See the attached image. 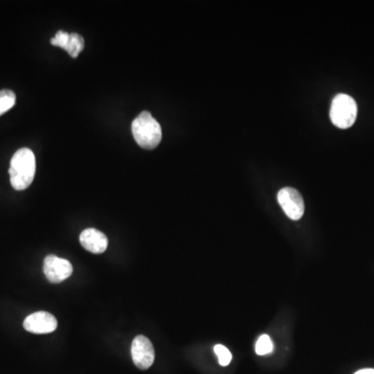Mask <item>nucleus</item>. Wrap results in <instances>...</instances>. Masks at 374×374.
<instances>
[{"instance_id":"obj_1","label":"nucleus","mask_w":374,"mask_h":374,"mask_svg":"<svg viewBox=\"0 0 374 374\" xmlns=\"http://www.w3.org/2000/svg\"><path fill=\"white\" fill-rule=\"evenodd\" d=\"M11 184L16 191H25L31 186L36 175V157L29 148L18 150L11 160Z\"/></svg>"},{"instance_id":"obj_2","label":"nucleus","mask_w":374,"mask_h":374,"mask_svg":"<svg viewBox=\"0 0 374 374\" xmlns=\"http://www.w3.org/2000/svg\"><path fill=\"white\" fill-rule=\"evenodd\" d=\"M131 129L137 145L144 149H155L162 139L160 124L152 117L149 111L139 113L132 122Z\"/></svg>"},{"instance_id":"obj_3","label":"nucleus","mask_w":374,"mask_h":374,"mask_svg":"<svg viewBox=\"0 0 374 374\" xmlns=\"http://www.w3.org/2000/svg\"><path fill=\"white\" fill-rule=\"evenodd\" d=\"M358 105L352 97L339 94L333 99L331 105V121L340 129H347L356 122Z\"/></svg>"},{"instance_id":"obj_4","label":"nucleus","mask_w":374,"mask_h":374,"mask_svg":"<svg viewBox=\"0 0 374 374\" xmlns=\"http://www.w3.org/2000/svg\"><path fill=\"white\" fill-rule=\"evenodd\" d=\"M278 202L286 216L292 221H298L304 216V200L296 189L292 187L282 188L278 193Z\"/></svg>"},{"instance_id":"obj_5","label":"nucleus","mask_w":374,"mask_h":374,"mask_svg":"<svg viewBox=\"0 0 374 374\" xmlns=\"http://www.w3.org/2000/svg\"><path fill=\"white\" fill-rule=\"evenodd\" d=\"M131 356L135 366L141 370L149 369L155 360V350L149 338L137 336L131 344Z\"/></svg>"},{"instance_id":"obj_6","label":"nucleus","mask_w":374,"mask_h":374,"mask_svg":"<svg viewBox=\"0 0 374 374\" xmlns=\"http://www.w3.org/2000/svg\"><path fill=\"white\" fill-rule=\"evenodd\" d=\"M73 266L68 260L48 255L44 260V274L51 283H61L72 275Z\"/></svg>"},{"instance_id":"obj_7","label":"nucleus","mask_w":374,"mask_h":374,"mask_svg":"<svg viewBox=\"0 0 374 374\" xmlns=\"http://www.w3.org/2000/svg\"><path fill=\"white\" fill-rule=\"evenodd\" d=\"M23 326L32 334H49L57 330V320L48 312H36L25 318Z\"/></svg>"},{"instance_id":"obj_8","label":"nucleus","mask_w":374,"mask_h":374,"mask_svg":"<svg viewBox=\"0 0 374 374\" xmlns=\"http://www.w3.org/2000/svg\"><path fill=\"white\" fill-rule=\"evenodd\" d=\"M79 240L83 248L93 254L104 253L109 246L106 235L93 228H89L83 231Z\"/></svg>"},{"instance_id":"obj_9","label":"nucleus","mask_w":374,"mask_h":374,"mask_svg":"<svg viewBox=\"0 0 374 374\" xmlns=\"http://www.w3.org/2000/svg\"><path fill=\"white\" fill-rule=\"evenodd\" d=\"M85 48V41L78 34H70L68 43H67L64 50L70 55L71 57L76 59L79 53Z\"/></svg>"},{"instance_id":"obj_10","label":"nucleus","mask_w":374,"mask_h":374,"mask_svg":"<svg viewBox=\"0 0 374 374\" xmlns=\"http://www.w3.org/2000/svg\"><path fill=\"white\" fill-rule=\"evenodd\" d=\"M16 103V95L11 90L0 91V116L10 111Z\"/></svg>"},{"instance_id":"obj_11","label":"nucleus","mask_w":374,"mask_h":374,"mask_svg":"<svg viewBox=\"0 0 374 374\" xmlns=\"http://www.w3.org/2000/svg\"><path fill=\"white\" fill-rule=\"evenodd\" d=\"M256 354L265 356L274 350V343L268 335H262L256 343Z\"/></svg>"},{"instance_id":"obj_12","label":"nucleus","mask_w":374,"mask_h":374,"mask_svg":"<svg viewBox=\"0 0 374 374\" xmlns=\"http://www.w3.org/2000/svg\"><path fill=\"white\" fill-rule=\"evenodd\" d=\"M214 352L218 356L219 362L221 366H228L231 363L232 354L226 346L218 344V345L214 346Z\"/></svg>"},{"instance_id":"obj_13","label":"nucleus","mask_w":374,"mask_h":374,"mask_svg":"<svg viewBox=\"0 0 374 374\" xmlns=\"http://www.w3.org/2000/svg\"><path fill=\"white\" fill-rule=\"evenodd\" d=\"M69 36H70V34H68V32L62 31L57 32L55 38L51 39V44H53V46L61 47V48L64 49L67 43H68Z\"/></svg>"},{"instance_id":"obj_14","label":"nucleus","mask_w":374,"mask_h":374,"mask_svg":"<svg viewBox=\"0 0 374 374\" xmlns=\"http://www.w3.org/2000/svg\"><path fill=\"white\" fill-rule=\"evenodd\" d=\"M354 374H374V369H362Z\"/></svg>"}]
</instances>
